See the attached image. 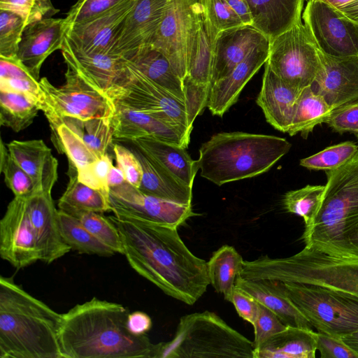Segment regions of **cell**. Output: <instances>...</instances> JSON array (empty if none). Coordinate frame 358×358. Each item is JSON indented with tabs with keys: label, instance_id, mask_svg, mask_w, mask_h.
<instances>
[{
	"label": "cell",
	"instance_id": "27",
	"mask_svg": "<svg viewBox=\"0 0 358 358\" xmlns=\"http://www.w3.org/2000/svg\"><path fill=\"white\" fill-rule=\"evenodd\" d=\"M246 1L252 15V26L270 41L301 22L304 0Z\"/></svg>",
	"mask_w": 358,
	"mask_h": 358
},
{
	"label": "cell",
	"instance_id": "44",
	"mask_svg": "<svg viewBox=\"0 0 358 358\" xmlns=\"http://www.w3.org/2000/svg\"><path fill=\"white\" fill-rule=\"evenodd\" d=\"M1 172L5 183L15 196L27 198L35 192L32 179L10 156L6 144L1 141Z\"/></svg>",
	"mask_w": 358,
	"mask_h": 358
},
{
	"label": "cell",
	"instance_id": "62",
	"mask_svg": "<svg viewBox=\"0 0 358 358\" xmlns=\"http://www.w3.org/2000/svg\"><path fill=\"white\" fill-rule=\"evenodd\" d=\"M355 250L357 254V257L358 258V237L355 243Z\"/></svg>",
	"mask_w": 358,
	"mask_h": 358
},
{
	"label": "cell",
	"instance_id": "21",
	"mask_svg": "<svg viewBox=\"0 0 358 358\" xmlns=\"http://www.w3.org/2000/svg\"><path fill=\"white\" fill-rule=\"evenodd\" d=\"M269 45L268 40L255 48L227 76L212 84L207 107L213 115L222 117L237 101L245 85L266 62Z\"/></svg>",
	"mask_w": 358,
	"mask_h": 358
},
{
	"label": "cell",
	"instance_id": "17",
	"mask_svg": "<svg viewBox=\"0 0 358 358\" xmlns=\"http://www.w3.org/2000/svg\"><path fill=\"white\" fill-rule=\"evenodd\" d=\"M320 69L311 89L334 110L358 101V55L336 57L318 50Z\"/></svg>",
	"mask_w": 358,
	"mask_h": 358
},
{
	"label": "cell",
	"instance_id": "40",
	"mask_svg": "<svg viewBox=\"0 0 358 358\" xmlns=\"http://www.w3.org/2000/svg\"><path fill=\"white\" fill-rule=\"evenodd\" d=\"M52 141L58 152L66 154L68 162L74 164L78 170L99 159L83 141L63 122L52 131Z\"/></svg>",
	"mask_w": 358,
	"mask_h": 358
},
{
	"label": "cell",
	"instance_id": "24",
	"mask_svg": "<svg viewBox=\"0 0 358 358\" xmlns=\"http://www.w3.org/2000/svg\"><path fill=\"white\" fill-rule=\"evenodd\" d=\"M268 40L252 25L220 31L215 43L211 85L227 76L255 48Z\"/></svg>",
	"mask_w": 358,
	"mask_h": 358
},
{
	"label": "cell",
	"instance_id": "5",
	"mask_svg": "<svg viewBox=\"0 0 358 358\" xmlns=\"http://www.w3.org/2000/svg\"><path fill=\"white\" fill-rule=\"evenodd\" d=\"M285 138L243 131L220 132L199 149L201 176L221 186L268 171L291 148Z\"/></svg>",
	"mask_w": 358,
	"mask_h": 358
},
{
	"label": "cell",
	"instance_id": "61",
	"mask_svg": "<svg viewBox=\"0 0 358 358\" xmlns=\"http://www.w3.org/2000/svg\"><path fill=\"white\" fill-rule=\"evenodd\" d=\"M327 3L331 5L334 8H337L341 7L345 4H348L355 0H322Z\"/></svg>",
	"mask_w": 358,
	"mask_h": 358
},
{
	"label": "cell",
	"instance_id": "2",
	"mask_svg": "<svg viewBox=\"0 0 358 358\" xmlns=\"http://www.w3.org/2000/svg\"><path fill=\"white\" fill-rule=\"evenodd\" d=\"M129 310L93 297L62 314L59 342L64 358H159L161 343L131 334Z\"/></svg>",
	"mask_w": 358,
	"mask_h": 358
},
{
	"label": "cell",
	"instance_id": "16",
	"mask_svg": "<svg viewBox=\"0 0 358 358\" xmlns=\"http://www.w3.org/2000/svg\"><path fill=\"white\" fill-rule=\"evenodd\" d=\"M136 0H125L83 22L67 27L63 45L83 54H110L125 18Z\"/></svg>",
	"mask_w": 358,
	"mask_h": 358
},
{
	"label": "cell",
	"instance_id": "35",
	"mask_svg": "<svg viewBox=\"0 0 358 358\" xmlns=\"http://www.w3.org/2000/svg\"><path fill=\"white\" fill-rule=\"evenodd\" d=\"M332 110L322 96L314 92L310 87H306L298 99L287 133L291 136L299 133L307 138L317 125L326 122Z\"/></svg>",
	"mask_w": 358,
	"mask_h": 358
},
{
	"label": "cell",
	"instance_id": "28",
	"mask_svg": "<svg viewBox=\"0 0 358 358\" xmlns=\"http://www.w3.org/2000/svg\"><path fill=\"white\" fill-rule=\"evenodd\" d=\"M131 144L130 149L137 157L143 170L138 189L159 199L180 204H191L192 187L176 179L140 148Z\"/></svg>",
	"mask_w": 358,
	"mask_h": 358
},
{
	"label": "cell",
	"instance_id": "41",
	"mask_svg": "<svg viewBox=\"0 0 358 358\" xmlns=\"http://www.w3.org/2000/svg\"><path fill=\"white\" fill-rule=\"evenodd\" d=\"M324 185H306L301 189L287 192L283 196L284 209L301 217L308 223L315 215L322 199Z\"/></svg>",
	"mask_w": 358,
	"mask_h": 358
},
{
	"label": "cell",
	"instance_id": "33",
	"mask_svg": "<svg viewBox=\"0 0 358 358\" xmlns=\"http://www.w3.org/2000/svg\"><path fill=\"white\" fill-rule=\"evenodd\" d=\"M67 174L69 180L58 201L59 210L73 216L83 212L111 211L109 196L81 182L78 178L77 168L71 162Z\"/></svg>",
	"mask_w": 358,
	"mask_h": 358
},
{
	"label": "cell",
	"instance_id": "43",
	"mask_svg": "<svg viewBox=\"0 0 358 358\" xmlns=\"http://www.w3.org/2000/svg\"><path fill=\"white\" fill-rule=\"evenodd\" d=\"M83 226L98 240L110 247L115 253L124 254L120 234L109 217L101 213L83 212L76 216Z\"/></svg>",
	"mask_w": 358,
	"mask_h": 358
},
{
	"label": "cell",
	"instance_id": "22",
	"mask_svg": "<svg viewBox=\"0 0 358 358\" xmlns=\"http://www.w3.org/2000/svg\"><path fill=\"white\" fill-rule=\"evenodd\" d=\"M115 106V112L112 118L114 139L131 141L150 136L187 148L190 134L148 114L122 105Z\"/></svg>",
	"mask_w": 358,
	"mask_h": 358
},
{
	"label": "cell",
	"instance_id": "42",
	"mask_svg": "<svg viewBox=\"0 0 358 358\" xmlns=\"http://www.w3.org/2000/svg\"><path fill=\"white\" fill-rule=\"evenodd\" d=\"M358 152V145L352 141H345L324 148L300 160V165L309 170L331 171L349 160Z\"/></svg>",
	"mask_w": 358,
	"mask_h": 358
},
{
	"label": "cell",
	"instance_id": "38",
	"mask_svg": "<svg viewBox=\"0 0 358 358\" xmlns=\"http://www.w3.org/2000/svg\"><path fill=\"white\" fill-rule=\"evenodd\" d=\"M0 91L24 94L36 101L41 108L45 94L37 80L17 59L0 57Z\"/></svg>",
	"mask_w": 358,
	"mask_h": 358
},
{
	"label": "cell",
	"instance_id": "36",
	"mask_svg": "<svg viewBox=\"0 0 358 358\" xmlns=\"http://www.w3.org/2000/svg\"><path fill=\"white\" fill-rule=\"evenodd\" d=\"M57 221L62 238L71 250L102 257H110L115 253L92 235L77 217L58 210Z\"/></svg>",
	"mask_w": 358,
	"mask_h": 358
},
{
	"label": "cell",
	"instance_id": "26",
	"mask_svg": "<svg viewBox=\"0 0 358 358\" xmlns=\"http://www.w3.org/2000/svg\"><path fill=\"white\" fill-rule=\"evenodd\" d=\"M235 286L271 310L287 327L313 329L310 323L285 294L281 281L245 279L238 275Z\"/></svg>",
	"mask_w": 358,
	"mask_h": 358
},
{
	"label": "cell",
	"instance_id": "14",
	"mask_svg": "<svg viewBox=\"0 0 358 358\" xmlns=\"http://www.w3.org/2000/svg\"><path fill=\"white\" fill-rule=\"evenodd\" d=\"M111 211L117 218L178 227L196 215L192 204H180L142 192L127 181L110 188Z\"/></svg>",
	"mask_w": 358,
	"mask_h": 358
},
{
	"label": "cell",
	"instance_id": "18",
	"mask_svg": "<svg viewBox=\"0 0 358 358\" xmlns=\"http://www.w3.org/2000/svg\"><path fill=\"white\" fill-rule=\"evenodd\" d=\"M170 0H136L119 31L111 55L129 57L150 45Z\"/></svg>",
	"mask_w": 358,
	"mask_h": 358
},
{
	"label": "cell",
	"instance_id": "58",
	"mask_svg": "<svg viewBox=\"0 0 358 358\" xmlns=\"http://www.w3.org/2000/svg\"><path fill=\"white\" fill-rule=\"evenodd\" d=\"M337 9L351 20L358 23V0H355Z\"/></svg>",
	"mask_w": 358,
	"mask_h": 358
},
{
	"label": "cell",
	"instance_id": "37",
	"mask_svg": "<svg viewBox=\"0 0 358 358\" xmlns=\"http://www.w3.org/2000/svg\"><path fill=\"white\" fill-rule=\"evenodd\" d=\"M112 118L81 120L64 117L60 124L64 123L83 141L97 158H100L108 153L114 139Z\"/></svg>",
	"mask_w": 358,
	"mask_h": 358
},
{
	"label": "cell",
	"instance_id": "45",
	"mask_svg": "<svg viewBox=\"0 0 358 358\" xmlns=\"http://www.w3.org/2000/svg\"><path fill=\"white\" fill-rule=\"evenodd\" d=\"M26 27L25 20L20 15L0 10V57L16 59L18 45Z\"/></svg>",
	"mask_w": 358,
	"mask_h": 358
},
{
	"label": "cell",
	"instance_id": "15",
	"mask_svg": "<svg viewBox=\"0 0 358 358\" xmlns=\"http://www.w3.org/2000/svg\"><path fill=\"white\" fill-rule=\"evenodd\" d=\"M0 256L17 269L41 261L27 198L14 196L0 221Z\"/></svg>",
	"mask_w": 358,
	"mask_h": 358
},
{
	"label": "cell",
	"instance_id": "57",
	"mask_svg": "<svg viewBox=\"0 0 358 358\" xmlns=\"http://www.w3.org/2000/svg\"><path fill=\"white\" fill-rule=\"evenodd\" d=\"M126 182L123 172L117 166H113L108 173L107 182L109 189L119 186Z\"/></svg>",
	"mask_w": 358,
	"mask_h": 358
},
{
	"label": "cell",
	"instance_id": "47",
	"mask_svg": "<svg viewBox=\"0 0 358 358\" xmlns=\"http://www.w3.org/2000/svg\"><path fill=\"white\" fill-rule=\"evenodd\" d=\"M125 0H78L67 13L66 26L83 22L117 6Z\"/></svg>",
	"mask_w": 358,
	"mask_h": 358
},
{
	"label": "cell",
	"instance_id": "54",
	"mask_svg": "<svg viewBox=\"0 0 358 358\" xmlns=\"http://www.w3.org/2000/svg\"><path fill=\"white\" fill-rule=\"evenodd\" d=\"M229 302L241 318L254 324L259 311V303L254 297L235 286Z\"/></svg>",
	"mask_w": 358,
	"mask_h": 358
},
{
	"label": "cell",
	"instance_id": "13",
	"mask_svg": "<svg viewBox=\"0 0 358 358\" xmlns=\"http://www.w3.org/2000/svg\"><path fill=\"white\" fill-rule=\"evenodd\" d=\"M200 0H170L150 45L169 60L182 80L187 74V58L197 27Z\"/></svg>",
	"mask_w": 358,
	"mask_h": 358
},
{
	"label": "cell",
	"instance_id": "7",
	"mask_svg": "<svg viewBox=\"0 0 358 358\" xmlns=\"http://www.w3.org/2000/svg\"><path fill=\"white\" fill-rule=\"evenodd\" d=\"M254 350L253 341L206 310L180 319L173 339L161 343L159 358H254Z\"/></svg>",
	"mask_w": 358,
	"mask_h": 358
},
{
	"label": "cell",
	"instance_id": "48",
	"mask_svg": "<svg viewBox=\"0 0 358 358\" xmlns=\"http://www.w3.org/2000/svg\"><path fill=\"white\" fill-rule=\"evenodd\" d=\"M204 2L207 15L219 31L245 25L225 0Z\"/></svg>",
	"mask_w": 358,
	"mask_h": 358
},
{
	"label": "cell",
	"instance_id": "32",
	"mask_svg": "<svg viewBox=\"0 0 358 358\" xmlns=\"http://www.w3.org/2000/svg\"><path fill=\"white\" fill-rule=\"evenodd\" d=\"M61 51L66 64L76 68L104 91L119 76L125 66V59L114 55H86L73 52L64 45Z\"/></svg>",
	"mask_w": 358,
	"mask_h": 358
},
{
	"label": "cell",
	"instance_id": "9",
	"mask_svg": "<svg viewBox=\"0 0 358 358\" xmlns=\"http://www.w3.org/2000/svg\"><path fill=\"white\" fill-rule=\"evenodd\" d=\"M66 64L65 83L61 87L54 86L45 77L39 80L45 94L41 110L51 131L56 129L64 117L81 120L112 118L115 106L105 91L76 68Z\"/></svg>",
	"mask_w": 358,
	"mask_h": 358
},
{
	"label": "cell",
	"instance_id": "8",
	"mask_svg": "<svg viewBox=\"0 0 358 358\" xmlns=\"http://www.w3.org/2000/svg\"><path fill=\"white\" fill-rule=\"evenodd\" d=\"M105 92L114 104L148 114L191 134L194 120L187 103L146 78L126 61L124 69Z\"/></svg>",
	"mask_w": 358,
	"mask_h": 358
},
{
	"label": "cell",
	"instance_id": "4",
	"mask_svg": "<svg viewBox=\"0 0 358 358\" xmlns=\"http://www.w3.org/2000/svg\"><path fill=\"white\" fill-rule=\"evenodd\" d=\"M320 205L305 224V247L333 257L357 258L358 152L340 167L326 171Z\"/></svg>",
	"mask_w": 358,
	"mask_h": 358
},
{
	"label": "cell",
	"instance_id": "1",
	"mask_svg": "<svg viewBox=\"0 0 358 358\" xmlns=\"http://www.w3.org/2000/svg\"><path fill=\"white\" fill-rule=\"evenodd\" d=\"M122 241L131 267L164 293L193 305L210 285L207 262L184 243L178 227L109 216Z\"/></svg>",
	"mask_w": 358,
	"mask_h": 358
},
{
	"label": "cell",
	"instance_id": "10",
	"mask_svg": "<svg viewBox=\"0 0 358 358\" xmlns=\"http://www.w3.org/2000/svg\"><path fill=\"white\" fill-rule=\"evenodd\" d=\"M281 283L285 294L317 331L342 338L358 329V299L318 285Z\"/></svg>",
	"mask_w": 358,
	"mask_h": 358
},
{
	"label": "cell",
	"instance_id": "63",
	"mask_svg": "<svg viewBox=\"0 0 358 358\" xmlns=\"http://www.w3.org/2000/svg\"><path fill=\"white\" fill-rule=\"evenodd\" d=\"M356 137H357V139H358V134H357V135H356Z\"/></svg>",
	"mask_w": 358,
	"mask_h": 358
},
{
	"label": "cell",
	"instance_id": "49",
	"mask_svg": "<svg viewBox=\"0 0 358 358\" xmlns=\"http://www.w3.org/2000/svg\"><path fill=\"white\" fill-rule=\"evenodd\" d=\"M327 124L335 132L358 134V101L342 105L332 110Z\"/></svg>",
	"mask_w": 358,
	"mask_h": 358
},
{
	"label": "cell",
	"instance_id": "51",
	"mask_svg": "<svg viewBox=\"0 0 358 358\" xmlns=\"http://www.w3.org/2000/svg\"><path fill=\"white\" fill-rule=\"evenodd\" d=\"M113 148L117 166L123 172L126 181L139 188L143 177V170L137 157L131 149L122 145L115 143Z\"/></svg>",
	"mask_w": 358,
	"mask_h": 358
},
{
	"label": "cell",
	"instance_id": "50",
	"mask_svg": "<svg viewBox=\"0 0 358 358\" xmlns=\"http://www.w3.org/2000/svg\"><path fill=\"white\" fill-rule=\"evenodd\" d=\"M252 326L255 348L287 327L274 313L261 303L258 317Z\"/></svg>",
	"mask_w": 358,
	"mask_h": 358
},
{
	"label": "cell",
	"instance_id": "34",
	"mask_svg": "<svg viewBox=\"0 0 358 358\" xmlns=\"http://www.w3.org/2000/svg\"><path fill=\"white\" fill-rule=\"evenodd\" d=\"M243 262L236 250L228 245H222L215 251L207 262L210 284L215 292L222 294L224 299L229 302Z\"/></svg>",
	"mask_w": 358,
	"mask_h": 358
},
{
	"label": "cell",
	"instance_id": "25",
	"mask_svg": "<svg viewBox=\"0 0 358 358\" xmlns=\"http://www.w3.org/2000/svg\"><path fill=\"white\" fill-rule=\"evenodd\" d=\"M6 146L13 159L32 179L35 192H52L57 180L58 162L44 141L14 140Z\"/></svg>",
	"mask_w": 358,
	"mask_h": 358
},
{
	"label": "cell",
	"instance_id": "12",
	"mask_svg": "<svg viewBox=\"0 0 358 358\" xmlns=\"http://www.w3.org/2000/svg\"><path fill=\"white\" fill-rule=\"evenodd\" d=\"M303 24L317 48L336 57L358 55V23L322 0H308Z\"/></svg>",
	"mask_w": 358,
	"mask_h": 358
},
{
	"label": "cell",
	"instance_id": "20",
	"mask_svg": "<svg viewBox=\"0 0 358 358\" xmlns=\"http://www.w3.org/2000/svg\"><path fill=\"white\" fill-rule=\"evenodd\" d=\"M29 217L36 234L41 261L51 264L71 249L60 234L52 192H34L27 198Z\"/></svg>",
	"mask_w": 358,
	"mask_h": 358
},
{
	"label": "cell",
	"instance_id": "6",
	"mask_svg": "<svg viewBox=\"0 0 358 358\" xmlns=\"http://www.w3.org/2000/svg\"><path fill=\"white\" fill-rule=\"evenodd\" d=\"M239 275L315 285L358 299V258L333 257L306 247L288 257L265 255L244 261Z\"/></svg>",
	"mask_w": 358,
	"mask_h": 358
},
{
	"label": "cell",
	"instance_id": "11",
	"mask_svg": "<svg viewBox=\"0 0 358 358\" xmlns=\"http://www.w3.org/2000/svg\"><path fill=\"white\" fill-rule=\"evenodd\" d=\"M266 63L279 78L300 90L312 85L320 62L318 49L302 22L270 41Z\"/></svg>",
	"mask_w": 358,
	"mask_h": 358
},
{
	"label": "cell",
	"instance_id": "52",
	"mask_svg": "<svg viewBox=\"0 0 358 358\" xmlns=\"http://www.w3.org/2000/svg\"><path fill=\"white\" fill-rule=\"evenodd\" d=\"M317 350L322 358H358L341 338L317 331L316 335Z\"/></svg>",
	"mask_w": 358,
	"mask_h": 358
},
{
	"label": "cell",
	"instance_id": "60",
	"mask_svg": "<svg viewBox=\"0 0 358 358\" xmlns=\"http://www.w3.org/2000/svg\"><path fill=\"white\" fill-rule=\"evenodd\" d=\"M38 1L49 17L55 15L59 11L58 9L53 6L50 0H38Z\"/></svg>",
	"mask_w": 358,
	"mask_h": 358
},
{
	"label": "cell",
	"instance_id": "59",
	"mask_svg": "<svg viewBox=\"0 0 358 358\" xmlns=\"http://www.w3.org/2000/svg\"><path fill=\"white\" fill-rule=\"evenodd\" d=\"M342 341L358 355V329L341 338Z\"/></svg>",
	"mask_w": 358,
	"mask_h": 358
},
{
	"label": "cell",
	"instance_id": "29",
	"mask_svg": "<svg viewBox=\"0 0 358 358\" xmlns=\"http://www.w3.org/2000/svg\"><path fill=\"white\" fill-rule=\"evenodd\" d=\"M143 150L164 169L185 185L193 187L199 169L186 148L146 136L129 141Z\"/></svg>",
	"mask_w": 358,
	"mask_h": 358
},
{
	"label": "cell",
	"instance_id": "56",
	"mask_svg": "<svg viewBox=\"0 0 358 358\" xmlns=\"http://www.w3.org/2000/svg\"><path fill=\"white\" fill-rule=\"evenodd\" d=\"M245 25H252V18L246 0H225Z\"/></svg>",
	"mask_w": 358,
	"mask_h": 358
},
{
	"label": "cell",
	"instance_id": "31",
	"mask_svg": "<svg viewBox=\"0 0 358 358\" xmlns=\"http://www.w3.org/2000/svg\"><path fill=\"white\" fill-rule=\"evenodd\" d=\"M124 59L146 78L187 103L182 80L160 50L152 45H146Z\"/></svg>",
	"mask_w": 358,
	"mask_h": 358
},
{
	"label": "cell",
	"instance_id": "19",
	"mask_svg": "<svg viewBox=\"0 0 358 358\" xmlns=\"http://www.w3.org/2000/svg\"><path fill=\"white\" fill-rule=\"evenodd\" d=\"M67 29L65 18L45 17L27 25L18 45L16 59L39 80L46 58L62 50Z\"/></svg>",
	"mask_w": 358,
	"mask_h": 358
},
{
	"label": "cell",
	"instance_id": "3",
	"mask_svg": "<svg viewBox=\"0 0 358 358\" xmlns=\"http://www.w3.org/2000/svg\"><path fill=\"white\" fill-rule=\"evenodd\" d=\"M62 323V314L1 276V358H64Z\"/></svg>",
	"mask_w": 358,
	"mask_h": 358
},
{
	"label": "cell",
	"instance_id": "55",
	"mask_svg": "<svg viewBox=\"0 0 358 358\" xmlns=\"http://www.w3.org/2000/svg\"><path fill=\"white\" fill-rule=\"evenodd\" d=\"M152 324L150 317L144 312L135 311L128 315L127 328L133 334H145L151 329Z\"/></svg>",
	"mask_w": 358,
	"mask_h": 358
},
{
	"label": "cell",
	"instance_id": "39",
	"mask_svg": "<svg viewBox=\"0 0 358 358\" xmlns=\"http://www.w3.org/2000/svg\"><path fill=\"white\" fill-rule=\"evenodd\" d=\"M38 103L28 96L17 92L0 91V123L15 132L32 124L38 111Z\"/></svg>",
	"mask_w": 358,
	"mask_h": 358
},
{
	"label": "cell",
	"instance_id": "46",
	"mask_svg": "<svg viewBox=\"0 0 358 358\" xmlns=\"http://www.w3.org/2000/svg\"><path fill=\"white\" fill-rule=\"evenodd\" d=\"M113 166L112 159L107 153L92 163L78 170V178L85 185L101 191L109 196L110 189L107 178Z\"/></svg>",
	"mask_w": 358,
	"mask_h": 358
},
{
	"label": "cell",
	"instance_id": "53",
	"mask_svg": "<svg viewBox=\"0 0 358 358\" xmlns=\"http://www.w3.org/2000/svg\"><path fill=\"white\" fill-rule=\"evenodd\" d=\"M0 10L20 15L27 26L43 18L49 17L38 0H0Z\"/></svg>",
	"mask_w": 358,
	"mask_h": 358
},
{
	"label": "cell",
	"instance_id": "30",
	"mask_svg": "<svg viewBox=\"0 0 358 358\" xmlns=\"http://www.w3.org/2000/svg\"><path fill=\"white\" fill-rule=\"evenodd\" d=\"M317 332L287 327L254 350V358H314Z\"/></svg>",
	"mask_w": 358,
	"mask_h": 358
},
{
	"label": "cell",
	"instance_id": "23",
	"mask_svg": "<svg viewBox=\"0 0 358 358\" xmlns=\"http://www.w3.org/2000/svg\"><path fill=\"white\" fill-rule=\"evenodd\" d=\"M301 92L279 78L265 63L262 87L256 103L273 127L287 133Z\"/></svg>",
	"mask_w": 358,
	"mask_h": 358
}]
</instances>
